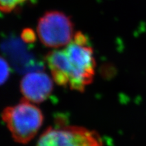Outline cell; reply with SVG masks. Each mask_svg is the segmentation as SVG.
<instances>
[{
	"label": "cell",
	"mask_w": 146,
	"mask_h": 146,
	"mask_svg": "<svg viewBox=\"0 0 146 146\" xmlns=\"http://www.w3.org/2000/svg\"><path fill=\"white\" fill-rule=\"evenodd\" d=\"M11 68L7 60L0 56V86L8 80L10 76Z\"/></svg>",
	"instance_id": "7"
},
{
	"label": "cell",
	"mask_w": 146,
	"mask_h": 146,
	"mask_svg": "<svg viewBox=\"0 0 146 146\" xmlns=\"http://www.w3.org/2000/svg\"><path fill=\"white\" fill-rule=\"evenodd\" d=\"M23 38H27V41H29V40L32 41L33 39L34 38H35V35L33 31L29 29H25V30L23 31Z\"/></svg>",
	"instance_id": "8"
},
{
	"label": "cell",
	"mask_w": 146,
	"mask_h": 146,
	"mask_svg": "<svg viewBox=\"0 0 146 146\" xmlns=\"http://www.w3.org/2000/svg\"><path fill=\"white\" fill-rule=\"evenodd\" d=\"M54 82L52 76L45 72L33 71L22 78L20 89L25 99L34 104H40L51 96Z\"/></svg>",
	"instance_id": "5"
},
{
	"label": "cell",
	"mask_w": 146,
	"mask_h": 146,
	"mask_svg": "<svg viewBox=\"0 0 146 146\" xmlns=\"http://www.w3.org/2000/svg\"><path fill=\"white\" fill-rule=\"evenodd\" d=\"M45 61L53 80L60 87L83 92L94 81L96 67L94 49L83 33L76 32L68 45L49 52Z\"/></svg>",
	"instance_id": "1"
},
{
	"label": "cell",
	"mask_w": 146,
	"mask_h": 146,
	"mask_svg": "<svg viewBox=\"0 0 146 146\" xmlns=\"http://www.w3.org/2000/svg\"><path fill=\"white\" fill-rule=\"evenodd\" d=\"M36 146H104L97 131L75 125L47 128L39 137Z\"/></svg>",
	"instance_id": "4"
},
{
	"label": "cell",
	"mask_w": 146,
	"mask_h": 146,
	"mask_svg": "<svg viewBox=\"0 0 146 146\" xmlns=\"http://www.w3.org/2000/svg\"><path fill=\"white\" fill-rule=\"evenodd\" d=\"M35 104L23 98L16 104L5 108L1 112V119L17 143H29L43 125L44 116Z\"/></svg>",
	"instance_id": "2"
},
{
	"label": "cell",
	"mask_w": 146,
	"mask_h": 146,
	"mask_svg": "<svg viewBox=\"0 0 146 146\" xmlns=\"http://www.w3.org/2000/svg\"><path fill=\"white\" fill-rule=\"evenodd\" d=\"M27 0H0V12L10 13L16 10Z\"/></svg>",
	"instance_id": "6"
},
{
	"label": "cell",
	"mask_w": 146,
	"mask_h": 146,
	"mask_svg": "<svg viewBox=\"0 0 146 146\" xmlns=\"http://www.w3.org/2000/svg\"><path fill=\"white\" fill-rule=\"evenodd\" d=\"M36 33L45 47L58 49L66 46L74 37V24L70 16L62 12H46L38 21Z\"/></svg>",
	"instance_id": "3"
}]
</instances>
